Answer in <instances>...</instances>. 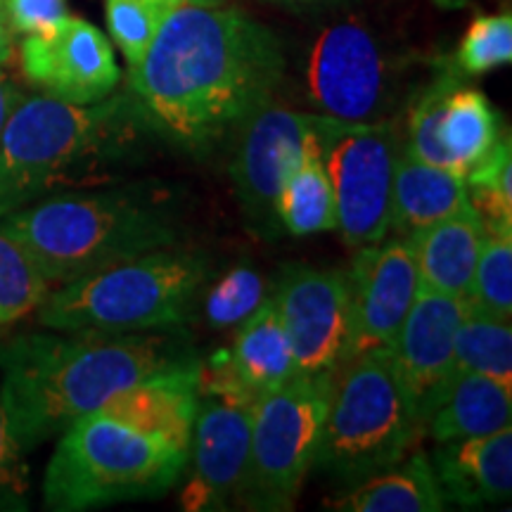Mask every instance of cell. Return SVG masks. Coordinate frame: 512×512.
Instances as JSON below:
<instances>
[{"instance_id": "27", "label": "cell", "mask_w": 512, "mask_h": 512, "mask_svg": "<svg viewBox=\"0 0 512 512\" xmlns=\"http://www.w3.org/2000/svg\"><path fill=\"white\" fill-rule=\"evenodd\" d=\"M467 200L484 223V230L512 235V143L510 133L498 140L465 174Z\"/></svg>"}, {"instance_id": "4", "label": "cell", "mask_w": 512, "mask_h": 512, "mask_svg": "<svg viewBox=\"0 0 512 512\" xmlns=\"http://www.w3.org/2000/svg\"><path fill=\"white\" fill-rule=\"evenodd\" d=\"M50 287L133 256L176 245V223L159 202L126 190L60 192L0 216Z\"/></svg>"}, {"instance_id": "23", "label": "cell", "mask_w": 512, "mask_h": 512, "mask_svg": "<svg viewBox=\"0 0 512 512\" xmlns=\"http://www.w3.org/2000/svg\"><path fill=\"white\" fill-rule=\"evenodd\" d=\"M238 328V337L228 349L230 363L240 387L256 403L297 375V363L273 297H268Z\"/></svg>"}, {"instance_id": "29", "label": "cell", "mask_w": 512, "mask_h": 512, "mask_svg": "<svg viewBox=\"0 0 512 512\" xmlns=\"http://www.w3.org/2000/svg\"><path fill=\"white\" fill-rule=\"evenodd\" d=\"M176 3L181 0H105L107 29L128 69H136L143 62L159 27Z\"/></svg>"}, {"instance_id": "33", "label": "cell", "mask_w": 512, "mask_h": 512, "mask_svg": "<svg viewBox=\"0 0 512 512\" xmlns=\"http://www.w3.org/2000/svg\"><path fill=\"white\" fill-rule=\"evenodd\" d=\"M29 467L24 451L12 437L3 403H0V512L29 510Z\"/></svg>"}, {"instance_id": "19", "label": "cell", "mask_w": 512, "mask_h": 512, "mask_svg": "<svg viewBox=\"0 0 512 512\" xmlns=\"http://www.w3.org/2000/svg\"><path fill=\"white\" fill-rule=\"evenodd\" d=\"M472 209L463 176L413 157L401 145L392 185V226L399 238H413L434 223Z\"/></svg>"}, {"instance_id": "10", "label": "cell", "mask_w": 512, "mask_h": 512, "mask_svg": "<svg viewBox=\"0 0 512 512\" xmlns=\"http://www.w3.org/2000/svg\"><path fill=\"white\" fill-rule=\"evenodd\" d=\"M306 93L325 117L354 124L389 121L399 100V69L366 22L337 19L309 50Z\"/></svg>"}, {"instance_id": "31", "label": "cell", "mask_w": 512, "mask_h": 512, "mask_svg": "<svg viewBox=\"0 0 512 512\" xmlns=\"http://www.w3.org/2000/svg\"><path fill=\"white\" fill-rule=\"evenodd\" d=\"M264 278L249 266H235L204 292L202 313L211 328H235L266 302Z\"/></svg>"}, {"instance_id": "30", "label": "cell", "mask_w": 512, "mask_h": 512, "mask_svg": "<svg viewBox=\"0 0 512 512\" xmlns=\"http://www.w3.org/2000/svg\"><path fill=\"white\" fill-rule=\"evenodd\" d=\"M50 285L24 249L0 233V325L29 316L48 297Z\"/></svg>"}, {"instance_id": "22", "label": "cell", "mask_w": 512, "mask_h": 512, "mask_svg": "<svg viewBox=\"0 0 512 512\" xmlns=\"http://www.w3.org/2000/svg\"><path fill=\"white\" fill-rule=\"evenodd\" d=\"M332 508L342 512H439L448 505L430 456L415 448L396 465L351 484L332 501Z\"/></svg>"}, {"instance_id": "32", "label": "cell", "mask_w": 512, "mask_h": 512, "mask_svg": "<svg viewBox=\"0 0 512 512\" xmlns=\"http://www.w3.org/2000/svg\"><path fill=\"white\" fill-rule=\"evenodd\" d=\"M512 62V17L510 12L501 15H482L470 24L467 34L460 41L458 53L453 57V67L463 76H479L491 69Z\"/></svg>"}, {"instance_id": "26", "label": "cell", "mask_w": 512, "mask_h": 512, "mask_svg": "<svg viewBox=\"0 0 512 512\" xmlns=\"http://www.w3.org/2000/svg\"><path fill=\"white\" fill-rule=\"evenodd\" d=\"M479 373L512 387V328L472 309L463 311L453 342L451 377Z\"/></svg>"}, {"instance_id": "20", "label": "cell", "mask_w": 512, "mask_h": 512, "mask_svg": "<svg viewBox=\"0 0 512 512\" xmlns=\"http://www.w3.org/2000/svg\"><path fill=\"white\" fill-rule=\"evenodd\" d=\"M484 233L477 211L467 209L408 238L415 247L420 287L465 302L475 278Z\"/></svg>"}, {"instance_id": "38", "label": "cell", "mask_w": 512, "mask_h": 512, "mask_svg": "<svg viewBox=\"0 0 512 512\" xmlns=\"http://www.w3.org/2000/svg\"><path fill=\"white\" fill-rule=\"evenodd\" d=\"M434 3H437L441 10H460L465 8L467 0H434Z\"/></svg>"}, {"instance_id": "9", "label": "cell", "mask_w": 512, "mask_h": 512, "mask_svg": "<svg viewBox=\"0 0 512 512\" xmlns=\"http://www.w3.org/2000/svg\"><path fill=\"white\" fill-rule=\"evenodd\" d=\"M320 155L337 202V230L349 247L375 245L392 226V185L401 152L392 121L354 124L313 112Z\"/></svg>"}, {"instance_id": "21", "label": "cell", "mask_w": 512, "mask_h": 512, "mask_svg": "<svg viewBox=\"0 0 512 512\" xmlns=\"http://www.w3.org/2000/svg\"><path fill=\"white\" fill-rule=\"evenodd\" d=\"M512 387L479 373L448 380L425 418V432L437 441H456L494 434L510 427Z\"/></svg>"}, {"instance_id": "17", "label": "cell", "mask_w": 512, "mask_h": 512, "mask_svg": "<svg viewBox=\"0 0 512 512\" xmlns=\"http://www.w3.org/2000/svg\"><path fill=\"white\" fill-rule=\"evenodd\" d=\"M430 463L446 505L479 510L510 503L512 427L484 437L439 441Z\"/></svg>"}, {"instance_id": "12", "label": "cell", "mask_w": 512, "mask_h": 512, "mask_svg": "<svg viewBox=\"0 0 512 512\" xmlns=\"http://www.w3.org/2000/svg\"><path fill=\"white\" fill-rule=\"evenodd\" d=\"M309 112L266 102L235 128L230 178L247 221L259 235H280L278 197L294 164L302 157Z\"/></svg>"}, {"instance_id": "18", "label": "cell", "mask_w": 512, "mask_h": 512, "mask_svg": "<svg viewBox=\"0 0 512 512\" xmlns=\"http://www.w3.org/2000/svg\"><path fill=\"white\" fill-rule=\"evenodd\" d=\"M200 363L197 358L188 366L140 380L114 394L95 413L110 415L133 430L190 453L192 425L200 406Z\"/></svg>"}, {"instance_id": "25", "label": "cell", "mask_w": 512, "mask_h": 512, "mask_svg": "<svg viewBox=\"0 0 512 512\" xmlns=\"http://www.w3.org/2000/svg\"><path fill=\"white\" fill-rule=\"evenodd\" d=\"M498 136H501V126L486 95L463 83L453 88L446 98L437 128L448 169L465 178L467 171L482 162L486 152L494 147Z\"/></svg>"}, {"instance_id": "3", "label": "cell", "mask_w": 512, "mask_h": 512, "mask_svg": "<svg viewBox=\"0 0 512 512\" xmlns=\"http://www.w3.org/2000/svg\"><path fill=\"white\" fill-rule=\"evenodd\" d=\"M143 128L133 95L93 105L24 95L0 133V216L112 178Z\"/></svg>"}, {"instance_id": "15", "label": "cell", "mask_w": 512, "mask_h": 512, "mask_svg": "<svg viewBox=\"0 0 512 512\" xmlns=\"http://www.w3.org/2000/svg\"><path fill=\"white\" fill-rule=\"evenodd\" d=\"M254 406L200 396L192 425V472L183 489V508L190 512L223 510L238 498L249 458Z\"/></svg>"}, {"instance_id": "24", "label": "cell", "mask_w": 512, "mask_h": 512, "mask_svg": "<svg viewBox=\"0 0 512 512\" xmlns=\"http://www.w3.org/2000/svg\"><path fill=\"white\" fill-rule=\"evenodd\" d=\"M278 219L280 226L294 238L337 230L335 190H332L328 169L320 155L313 112H309L302 157L287 174L283 190H280Z\"/></svg>"}, {"instance_id": "37", "label": "cell", "mask_w": 512, "mask_h": 512, "mask_svg": "<svg viewBox=\"0 0 512 512\" xmlns=\"http://www.w3.org/2000/svg\"><path fill=\"white\" fill-rule=\"evenodd\" d=\"M266 3L280 5L287 10H318V8H330V5L344 3V0H266Z\"/></svg>"}, {"instance_id": "35", "label": "cell", "mask_w": 512, "mask_h": 512, "mask_svg": "<svg viewBox=\"0 0 512 512\" xmlns=\"http://www.w3.org/2000/svg\"><path fill=\"white\" fill-rule=\"evenodd\" d=\"M24 98V93L12 83V79L5 72V67H0V133H3L5 121L17 107V102Z\"/></svg>"}, {"instance_id": "13", "label": "cell", "mask_w": 512, "mask_h": 512, "mask_svg": "<svg viewBox=\"0 0 512 512\" xmlns=\"http://www.w3.org/2000/svg\"><path fill=\"white\" fill-rule=\"evenodd\" d=\"M19 67L24 79L43 95L72 105L110 98L121 81L107 36L95 24L72 15L43 34L24 36Z\"/></svg>"}, {"instance_id": "7", "label": "cell", "mask_w": 512, "mask_h": 512, "mask_svg": "<svg viewBox=\"0 0 512 512\" xmlns=\"http://www.w3.org/2000/svg\"><path fill=\"white\" fill-rule=\"evenodd\" d=\"M425 434L396 373L392 351L366 349L332 373L313 470L351 486L399 463Z\"/></svg>"}, {"instance_id": "28", "label": "cell", "mask_w": 512, "mask_h": 512, "mask_svg": "<svg viewBox=\"0 0 512 512\" xmlns=\"http://www.w3.org/2000/svg\"><path fill=\"white\" fill-rule=\"evenodd\" d=\"M465 306L489 318L512 320V235L484 233Z\"/></svg>"}, {"instance_id": "14", "label": "cell", "mask_w": 512, "mask_h": 512, "mask_svg": "<svg viewBox=\"0 0 512 512\" xmlns=\"http://www.w3.org/2000/svg\"><path fill=\"white\" fill-rule=\"evenodd\" d=\"M347 273L354 304V356L366 349L392 347L420 290L413 242L384 238L358 247Z\"/></svg>"}, {"instance_id": "6", "label": "cell", "mask_w": 512, "mask_h": 512, "mask_svg": "<svg viewBox=\"0 0 512 512\" xmlns=\"http://www.w3.org/2000/svg\"><path fill=\"white\" fill-rule=\"evenodd\" d=\"M188 463L190 453L181 448L110 415L91 413L57 437L43 475V505L55 512H83L162 496Z\"/></svg>"}, {"instance_id": "39", "label": "cell", "mask_w": 512, "mask_h": 512, "mask_svg": "<svg viewBox=\"0 0 512 512\" xmlns=\"http://www.w3.org/2000/svg\"><path fill=\"white\" fill-rule=\"evenodd\" d=\"M181 3H197V5H223L228 0H181Z\"/></svg>"}, {"instance_id": "5", "label": "cell", "mask_w": 512, "mask_h": 512, "mask_svg": "<svg viewBox=\"0 0 512 512\" xmlns=\"http://www.w3.org/2000/svg\"><path fill=\"white\" fill-rule=\"evenodd\" d=\"M207 280L204 256L162 247L50 290L36 309L38 325L98 335L174 328L200 304Z\"/></svg>"}, {"instance_id": "8", "label": "cell", "mask_w": 512, "mask_h": 512, "mask_svg": "<svg viewBox=\"0 0 512 512\" xmlns=\"http://www.w3.org/2000/svg\"><path fill=\"white\" fill-rule=\"evenodd\" d=\"M330 384L332 373H297L254 403L247 470L235 498L242 508H294L316 463Z\"/></svg>"}, {"instance_id": "2", "label": "cell", "mask_w": 512, "mask_h": 512, "mask_svg": "<svg viewBox=\"0 0 512 512\" xmlns=\"http://www.w3.org/2000/svg\"><path fill=\"white\" fill-rule=\"evenodd\" d=\"M192 361L188 349L150 332H22L0 344V403L27 453L100 411L114 394Z\"/></svg>"}, {"instance_id": "11", "label": "cell", "mask_w": 512, "mask_h": 512, "mask_svg": "<svg viewBox=\"0 0 512 512\" xmlns=\"http://www.w3.org/2000/svg\"><path fill=\"white\" fill-rule=\"evenodd\" d=\"M297 373H335L354 356L349 273L287 266L273 294Z\"/></svg>"}, {"instance_id": "1", "label": "cell", "mask_w": 512, "mask_h": 512, "mask_svg": "<svg viewBox=\"0 0 512 512\" xmlns=\"http://www.w3.org/2000/svg\"><path fill=\"white\" fill-rule=\"evenodd\" d=\"M283 76L278 36L226 3H176L143 62L128 69L147 126L192 152L209 150L271 102Z\"/></svg>"}, {"instance_id": "36", "label": "cell", "mask_w": 512, "mask_h": 512, "mask_svg": "<svg viewBox=\"0 0 512 512\" xmlns=\"http://www.w3.org/2000/svg\"><path fill=\"white\" fill-rule=\"evenodd\" d=\"M12 48H15V34H12L3 3H0V67H5V64L10 62Z\"/></svg>"}, {"instance_id": "34", "label": "cell", "mask_w": 512, "mask_h": 512, "mask_svg": "<svg viewBox=\"0 0 512 512\" xmlns=\"http://www.w3.org/2000/svg\"><path fill=\"white\" fill-rule=\"evenodd\" d=\"M0 3L15 36L43 34L69 15L67 0H0Z\"/></svg>"}, {"instance_id": "16", "label": "cell", "mask_w": 512, "mask_h": 512, "mask_svg": "<svg viewBox=\"0 0 512 512\" xmlns=\"http://www.w3.org/2000/svg\"><path fill=\"white\" fill-rule=\"evenodd\" d=\"M463 311V299L420 287L399 335L389 347L396 373L422 425L451 380L453 342Z\"/></svg>"}]
</instances>
